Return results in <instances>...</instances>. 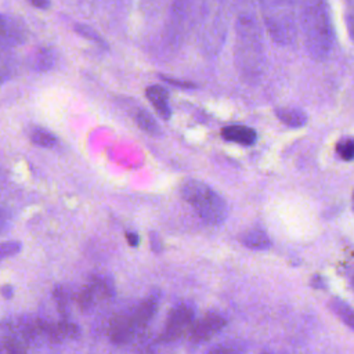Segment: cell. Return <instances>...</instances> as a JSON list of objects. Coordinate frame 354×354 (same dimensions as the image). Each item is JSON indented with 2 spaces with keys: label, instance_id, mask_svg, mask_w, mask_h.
<instances>
[{
  "label": "cell",
  "instance_id": "16",
  "mask_svg": "<svg viewBox=\"0 0 354 354\" xmlns=\"http://www.w3.org/2000/svg\"><path fill=\"white\" fill-rule=\"evenodd\" d=\"M275 115L289 127H301L307 123V115L297 108H279L275 111Z\"/></svg>",
  "mask_w": 354,
  "mask_h": 354
},
{
  "label": "cell",
  "instance_id": "12",
  "mask_svg": "<svg viewBox=\"0 0 354 354\" xmlns=\"http://www.w3.org/2000/svg\"><path fill=\"white\" fill-rule=\"evenodd\" d=\"M145 95L149 100L158 115L167 120L171 116V108L169 104V91L160 84H152L145 88Z\"/></svg>",
  "mask_w": 354,
  "mask_h": 354
},
{
  "label": "cell",
  "instance_id": "9",
  "mask_svg": "<svg viewBox=\"0 0 354 354\" xmlns=\"http://www.w3.org/2000/svg\"><path fill=\"white\" fill-rule=\"evenodd\" d=\"M138 333L140 332L137 330L130 314H118L112 317L108 326V337L116 346L130 343Z\"/></svg>",
  "mask_w": 354,
  "mask_h": 354
},
{
  "label": "cell",
  "instance_id": "2",
  "mask_svg": "<svg viewBox=\"0 0 354 354\" xmlns=\"http://www.w3.org/2000/svg\"><path fill=\"white\" fill-rule=\"evenodd\" d=\"M297 21L310 55L325 59L333 47V26L326 0H296Z\"/></svg>",
  "mask_w": 354,
  "mask_h": 354
},
{
  "label": "cell",
  "instance_id": "35",
  "mask_svg": "<svg viewBox=\"0 0 354 354\" xmlns=\"http://www.w3.org/2000/svg\"><path fill=\"white\" fill-rule=\"evenodd\" d=\"M350 282H351V286H353V289H354V268H353V271H351V274H350Z\"/></svg>",
  "mask_w": 354,
  "mask_h": 354
},
{
  "label": "cell",
  "instance_id": "22",
  "mask_svg": "<svg viewBox=\"0 0 354 354\" xmlns=\"http://www.w3.org/2000/svg\"><path fill=\"white\" fill-rule=\"evenodd\" d=\"M98 301V297L95 295V292L93 290L91 285L87 283L86 286H83L80 289V292L76 296V303L79 306V308L82 311H88L90 308H93V306Z\"/></svg>",
  "mask_w": 354,
  "mask_h": 354
},
{
  "label": "cell",
  "instance_id": "4",
  "mask_svg": "<svg viewBox=\"0 0 354 354\" xmlns=\"http://www.w3.org/2000/svg\"><path fill=\"white\" fill-rule=\"evenodd\" d=\"M183 199L207 224L218 225L228 214L225 201L207 184L199 180H188L181 185Z\"/></svg>",
  "mask_w": 354,
  "mask_h": 354
},
{
  "label": "cell",
  "instance_id": "7",
  "mask_svg": "<svg viewBox=\"0 0 354 354\" xmlns=\"http://www.w3.org/2000/svg\"><path fill=\"white\" fill-rule=\"evenodd\" d=\"M194 317L195 310L191 303H178L169 311L160 339L163 342H173L178 339L183 333L189 330L194 324Z\"/></svg>",
  "mask_w": 354,
  "mask_h": 354
},
{
  "label": "cell",
  "instance_id": "30",
  "mask_svg": "<svg viewBox=\"0 0 354 354\" xmlns=\"http://www.w3.org/2000/svg\"><path fill=\"white\" fill-rule=\"evenodd\" d=\"M166 0H142V6L147 11H158Z\"/></svg>",
  "mask_w": 354,
  "mask_h": 354
},
{
  "label": "cell",
  "instance_id": "6",
  "mask_svg": "<svg viewBox=\"0 0 354 354\" xmlns=\"http://www.w3.org/2000/svg\"><path fill=\"white\" fill-rule=\"evenodd\" d=\"M201 0H173L166 22V37L170 43L180 41L189 26L194 24V17H198Z\"/></svg>",
  "mask_w": 354,
  "mask_h": 354
},
{
  "label": "cell",
  "instance_id": "17",
  "mask_svg": "<svg viewBox=\"0 0 354 354\" xmlns=\"http://www.w3.org/2000/svg\"><path fill=\"white\" fill-rule=\"evenodd\" d=\"M93 290L95 292L98 300L111 299L115 295L113 281L106 275H93L88 281Z\"/></svg>",
  "mask_w": 354,
  "mask_h": 354
},
{
  "label": "cell",
  "instance_id": "31",
  "mask_svg": "<svg viewBox=\"0 0 354 354\" xmlns=\"http://www.w3.org/2000/svg\"><path fill=\"white\" fill-rule=\"evenodd\" d=\"M126 239H127L129 245L133 246V248H136V246L140 245V236H138L137 232H133V231L126 232Z\"/></svg>",
  "mask_w": 354,
  "mask_h": 354
},
{
  "label": "cell",
  "instance_id": "15",
  "mask_svg": "<svg viewBox=\"0 0 354 354\" xmlns=\"http://www.w3.org/2000/svg\"><path fill=\"white\" fill-rule=\"evenodd\" d=\"M241 242L246 248L254 249V250H264V249H268L271 245L268 235L261 228H257V227H253L245 231V234L241 238Z\"/></svg>",
  "mask_w": 354,
  "mask_h": 354
},
{
  "label": "cell",
  "instance_id": "28",
  "mask_svg": "<svg viewBox=\"0 0 354 354\" xmlns=\"http://www.w3.org/2000/svg\"><path fill=\"white\" fill-rule=\"evenodd\" d=\"M10 73H11V66L8 59L0 54V84L4 83V80L10 76Z\"/></svg>",
  "mask_w": 354,
  "mask_h": 354
},
{
  "label": "cell",
  "instance_id": "36",
  "mask_svg": "<svg viewBox=\"0 0 354 354\" xmlns=\"http://www.w3.org/2000/svg\"><path fill=\"white\" fill-rule=\"evenodd\" d=\"M353 201H354V194H353Z\"/></svg>",
  "mask_w": 354,
  "mask_h": 354
},
{
  "label": "cell",
  "instance_id": "25",
  "mask_svg": "<svg viewBox=\"0 0 354 354\" xmlns=\"http://www.w3.org/2000/svg\"><path fill=\"white\" fill-rule=\"evenodd\" d=\"M21 242L19 241H6L0 243V263L11 256H15L21 252Z\"/></svg>",
  "mask_w": 354,
  "mask_h": 354
},
{
  "label": "cell",
  "instance_id": "5",
  "mask_svg": "<svg viewBox=\"0 0 354 354\" xmlns=\"http://www.w3.org/2000/svg\"><path fill=\"white\" fill-rule=\"evenodd\" d=\"M230 0H201L198 8L199 35L206 48H216L224 37Z\"/></svg>",
  "mask_w": 354,
  "mask_h": 354
},
{
  "label": "cell",
  "instance_id": "32",
  "mask_svg": "<svg viewBox=\"0 0 354 354\" xmlns=\"http://www.w3.org/2000/svg\"><path fill=\"white\" fill-rule=\"evenodd\" d=\"M0 293L4 299H11L14 296V288L11 285H3L0 288Z\"/></svg>",
  "mask_w": 354,
  "mask_h": 354
},
{
  "label": "cell",
  "instance_id": "19",
  "mask_svg": "<svg viewBox=\"0 0 354 354\" xmlns=\"http://www.w3.org/2000/svg\"><path fill=\"white\" fill-rule=\"evenodd\" d=\"M29 140L41 148H53L57 145V136L44 127H32L29 130Z\"/></svg>",
  "mask_w": 354,
  "mask_h": 354
},
{
  "label": "cell",
  "instance_id": "13",
  "mask_svg": "<svg viewBox=\"0 0 354 354\" xmlns=\"http://www.w3.org/2000/svg\"><path fill=\"white\" fill-rule=\"evenodd\" d=\"M221 137L227 141L231 142H236L241 145H252L257 136L256 131L248 126L243 124H231V126H225L221 130Z\"/></svg>",
  "mask_w": 354,
  "mask_h": 354
},
{
  "label": "cell",
  "instance_id": "24",
  "mask_svg": "<svg viewBox=\"0 0 354 354\" xmlns=\"http://www.w3.org/2000/svg\"><path fill=\"white\" fill-rule=\"evenodd\" d=\"M336 153L343 160L354 159V137H344L336 145Z\"/></svg>",
  "mask_w": 354,
  "mask_h": 354
},
{
  "label": "cell",
  "instance_id": "14",
  "mask_svg": "<svg viewBox=\"0 0 354 354\" xmlns=\"http://www.w3.org/2000/svg\"><path fill=\"white\" fill-rule=\"evenodd\" d=\"M80 336V328L71 321H61L57 324H50L48 342H64L75 340Z\"/></svg>",
  "mask_w": 354,
  "mask_h": 354
},
{
  "label": "cell",
  "instance_id": "33",
  "mask_svg": "<svg viewBox=\"0 0 354 354\" xmlns=\"http://www.w3.org/2000/svg\"><path fill=\"white\" fill-rule=\"evenodd\" d=\"M33 7H37V8H41V10H46L50 6V0H28Z\"/></svg>",
  "mask_w": 354,
  "mask_h": 354
},
{
  "label": "cell",
  "instance_id": "3",
  "mask_svg": "<svg viewBox=\"0 0 354 354\" xmlns=\"http://www.w3.org/2000/svg\"><path fill=\"white\" fill-rule=\"evenodd\" d=\"M263 24L271 40L279 46H290L297 37L296 0H256Z\"/></svg>",
  "mask_w": 354,
  "mask_h": 354
},
{
  "label": "cell",
  "instance_id": "18",
  "mask_svg": "<svg viewBox=\"0 0 354 354\" xmlns=\"http://www.w3.org/2000/svg\"><path fill=\"white\" fill-rule=\"evenodd\" d=\"M54 53L50 48H39L30 59V68L36 72H46L54 66Z\"/></svg>",
  "mask_w": 354,
  "mask_h": 354
},
{
  "label": "cell",
  "instance_id": "21",
  "mask_svg": "<svg viewBox=\"0 0 354 354\" xmlns=\"http://www.w3.org/2000/svg\"><path fill=\"white\" fill-rule=\"evenodd\" d=\"M330 310L350 328L354 330V308L340 299H333L330 301Z\"/></svg>",
  "mask_w": 354,
  "mask_h": 354
},
{
  "label": "cell",
  "instance_id": "23",
  "mask_svg": "<svg viewBox=\"0 0 354 354\" xmlns=\"http://www.w3.org/2000/svg\"><path fill=\"white\" fill-rule=\"evenodd\" d=\"M54 299H55V303L58 306L59 313L62 315H66L68 308H69V303H71V299H72V293L68 289V286L57 285L55 289H54Z\"/></svg>",
  "mask_w": 354,
  "mask_h": 354
},
{
  "label": "cell",
  "instance_id": "11",
  "mask_svg": "<svg viewBox=\"0 0 354 354\" xmlns=\"http://www.w3.org/2000/svg\"><path fill=\"white\" fill-rule=\"evenodd\" d=\"M158 307H159V295L152 293L144 301H141L137 306V308L130 314L138 332H142L147 328L149 321L156 314Z\"/></svg>",
  "mask_w": 354,
  "mask_h": 354
},
{
  "label": "cell",
  "instance_id": "10",
  "mask_svg": "<svg viewBox=\"0 0 354 354\" xmlns=\"http://www.w3.org/2000/svg\"><path fill=\"white\" fill-rule=\"evenodd\" d=\"M24 40V28L15 19L0 14V50L18 46Z\"/></svg>",
  "mask_w": 354,
  "mask_h": 354
},
{
  "label": "cell",
  "instance_id": "27",
  "mask_svg": "<svg viewBox=\"0 0 354 354\" xmlns=\"http://www.w3.org/2000/svg\"><path fill=\"white\" fill-rule=\"evenodd\" d=\"M10 221H11V213H10V210H8L6 206L0 205V234H1L4 230H7Z\"/></svg>",
  "mask_w": 354,
  "mask_h": 354
},
{
  "label": "cell",
  "instance_id": "20",
  "mask_svg": "<svg viewBox=\"0 0 354 354\" xmlns=\"http://www.w3.org/2000/svg\"><path fill=\"white\" fill-rule=\"evenodd\" d=\"M134 122L145 133L151 134V136H158L160 134V127L156 123V120L153 119V116L151 113H148L144 109H137L134 112Z\"/></svg>",
  "mask_w": 354,
  "mask_h": 354
},
{
  "label": "cell",
  "instance_id": "26",
  "mask_svg": "<svg viewBox=\"0 0 354 354\" xmlns=\"http://www.w3.org/2000/svg\"><path fill=\"white\" fill-rule=\"evenodd\" d=\"M75 29H76V32H77L80 36H83V37H86V39H88V40H94V41L100 43L101 46H106V43L102 40V37H101L93 28H90V26H87V25H76Z\"/></svg>",
  "mask_w": 354,
  "mask_h": 354
},
{
  "label": "cell",
  "instance_id": "29",
  "mask_svg": "<svg viewBox=\"0 0 354 354\" xmlns=\"http://www.w3.org/2000/svg\"><path fill=\"white\" fill-rule=\"evenodd\" d=\"M162 80H165L166 83L169 84H173L176 87H181V88H194L195 84L192 82H185V80H178V79H174V77H169V76H160Z\"/></svg>",
  "mask_w": 354,
  "mask_h": 354
},
{
  "label": "cell",
  "instance_id": "8",
  "mask_svg": "<svg viewBox=\"0 0 354 354\" xmlns=\"http://www.w3.org/2000/svg\"><path fill=\"white\" fill-rule=\"evenodd\" d=\"M225 318L218 313H207L196 322H194L188 330L189 340L192 343H203L212 339L217 332L225 326Z\"/></svg>",
  "mask_w": 354,
  "mask_h": 354
},
{
  "label": "cell",
  "instance_id": "34",
  "mask_svg": "<svg viewBox=\"0 0 354 354\" xmlns=\"http://www.w3.org/2000/svg\"><path fill=\"white\" fill-rule=\"evenodd\" d=\"M151 242H152V248H153V250L156 252V245H159V242H160V238L156 235V234H151Z\"/></svg>",
  "mask_w": 354,
  "mask_h": 354
},
{
  "label": "cell",
  "instance_id": "1",
  "mask_svg": "<svg viewBox=\"0 0 354 354\" xmlns=\"http://www.w3.org/2000/svg\"><path fill=\"white\" fill-rule=\"evenodd\" d=\"M264 43L256 0H235V62L242 77L257 80L264 71Z\"/></svg>",
  "mask_w": 354,
  "mask_h": 354
}]
</instances>
